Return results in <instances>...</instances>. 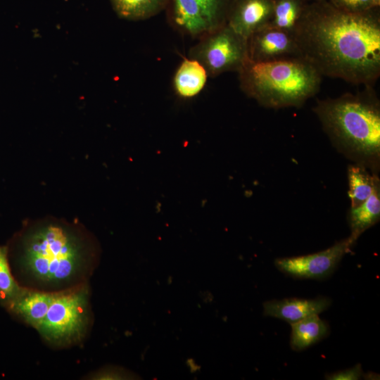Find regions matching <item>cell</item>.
Instances as JSON below:
<instances>
[{
    "label": "cell",
    "instance_id": "1",
    "mask_svg": "<svg viewBox=\"0 0 380 380\" xmlns=\"http://www.w3.org/2000/svg\"><path fill=\"white\" fill-rule=\"evenodd\" d=\"M374 10L348 13L326 0L306 5L293 33L302 58L322 76L372 84L380 75V21Z\"/></svg>",
    "mask_w": 380,
    "mask_h": 380
},
{
    "label": "cell",
    "instance_id": "2",
    "mask_svg": "<svg viewBox=\"0 0 380 380\" xmlns=\"http://www.w3.org/2000/svg\"><path fill=\"white\" fill-rule=\"evenodd\" d=\"M21 262L38 281L52 286L72 281L92 253L87 237L75 225L46 219L32 224L22 239Z\"/></svg>",
    "mask_w": 380,
    "mask_h": 380
},
{
    "label": "cell",
    "instance_id": "3",
    "mask_svg": "<svg viewBox=\"0 0 380 380\" xmlns=\"http://www.w3.org/2000/svg\"><path fill=\"white\" fill-rule=\"evenodd\" d=\"M336 150L378 174L380 167V108L372 95L345 94L318 101L313 109Z\"/></svg>",
    "mask_w": 380,
    "mask_h": 380
},
{
    "label": "cell",
    "instance_id": "4",
    "mask_svg": "<svg viewBox=\"0 0 380 380\" xmlns=\"http://www.w3.org/2000/svg\"><path fill=\"white\" fill-rule=\"evenodd\" d=\"M238 74L241 90L260 105L272 108L303 106L318 91L322 79L304 59L248 60Z\"/></svg>",
    "mask_w": 380,
    "mask_h": 380
},
{
    "label": "cell",
    "instance_id": "5",
    "mask_svg": "<svg viewBox=\"0 0 380 380\" xmlns=\"http://www.w3.org/2000/svg\"><path fill=\"white\" fill-rule=\"evenodd\" d=\"M189 58L202 65L208 77L238 72L248 60V40L226 24L199 38Z\"/></svg>",
    "mask_w": 380,
    "mask_h": 380
},
{
    "label": "cell",
    "instance_id": "6",
    "mask_svg": "<svg viewBox=\"0 0 380 380\" xmlns=\"http://www.w3.org/2000/svg\"><path fill=\"white\" fill-rule=\"evenodd\" d=\"M87 294L86 288L56 294L38 328L42 336L58 343L79 338L87 322Z\"/></svg>",
    "mask_w": 380,
    "mask_h": 380
},
{
    "label": "cell",
    "instance_id": "7",
    "mask_svg": "<svg viewBox=\"0 0 380 380\" xmlns=\"http://www.w3.org/2000/svg\"><path fill=\"white\" fill-rule=\"evenodd\" d=\"M356 241L349 236L324 251L277 258L274 264L279 270L293 278L321 279L334 271L343 256L351 251Z\"/></svg>",
    "mask_w": 380,
    "mask_h": 380
},
{
    "label": "cell",
    "instance_id": "8",
    "mask_svg": "<svg viewBox=\"0 0 380 380\" xmlns=\"http://www.w3.org/2000/svg\"><path fill=\"white\" fill-rule=\"evenodd\" d=\"M248 60L256 63L303 59L294 35L267 25L248 39Z\"/></svg>",
    "mask_w": 380,
    "mask_h": 380
},
{
    "label": "cell",
    "instance_id": "9",
    "mask_svg": "<svg viewBox=\"0 0 380 380\" xmlns=\"http://www.w3.org/2000/svg\"><path fill=\"white\" fill-rule=\"evenodd\" d=\"M273 0H234L227 24L248 40L258 30L270 25Z\"/></svg>",
    "mask_w": 380,
    "mask_h": 380
},
{
    "label": "cell",
    "instance_id": "10",
    "mask_svg": "<svg viewBox=\"0 0 380 380\" xmlns=\"http://www.w3.org/2000/svg\"><path fill=\"white\" fill-rule=\"evenodd\" d=\"M165 10L170 25L183 34L199 39L213 30L197 0H167Z\"/></svg>",
    "mask_w": 380,
    "mask_h": 380
},
{
    "label": "cell",
    "instance_id": "11",
    "mask_svg": "<svg viewBox=\"0 0 380 380\" xmlns=\"http://www.w3.org/2000/svg\"><path fill=\"white\" fill-rule=\"evenodd\" d=\"M331 303V300L326 297L272 300L264 303V313L291 324L308 317L319 315L328 309Z\"/></svg>",
    "mask_w": 380,
    "mask_h": 380
},
{
    "label": "cell",
    "instance_id": "12",
    "mask_svg": "<svg viewBox=\"0 0 380 380\" xmlns=\"http://www.w3.org/2000/svg\"><path fill=\"white\" fill-rule=\"evenodd\" d=\"M55 296L53 293L37 291H20L8 303L14 312L38 329Z\"/></svg>",
    "mask_w": 380,
    "mask_h": 380
},
{
    "label": "cell",
    "instance_id": "13",
    "mask_svg": "<svg viewBox=\"0 0 380 380\" xmlns=\"http://www.w3.org/2000/svg\"><path fill=\"white\" fill-rule=\"evenodd\" d=\"M208 77L206 70L197 61L185 58L174 75L175 91L181 98H193L203 90Z\"/></svg>",
    "mask_w": 380,
    "mask_h": 380
},
{
    "label": "cell",
    "instance_id": "14",
    "mask_svg": "<svg viewBox=\"0 0 380 380\" xmlns=\"http://www.w3.org/2000/svg\"><path fill=\"white\" fill-rule=\"evenodd\" d=\"M350 236L356 241L367 229L374 225L380 219V182L371 196L362 204L350 208L348 213Z\"/></svg>",
    "mask_w": 380,
    "mask_h": 380
},
{
    "label": "cell",
    "instance_id": "15",
    "mask_svg": "<svg viewBox=\"0 0 380 380\" xmlns=\"http://www.w3.org/2000/svg\"><path fill=\"white\" fill-rule=\"evenodd\" d=\"M290 345L294 350H303L327 337L329 333L328 323L317 315H312L293 323Z\"/></svg>",
    "mask_w": 380,
    "mask_h": 380
},
{
    "label": "cell",
    "instance_id": "16",
    "mask_svg": "<svg viewBox=\"0 0 380 380\" xmlns=\"http://www.w3.org/2000/svg\"><path fill=\"white\" fill-rule=\"evenodd\" d=\"M347 175L350 208H355L371 196L380 181L378 174L372 173L366 167L357 163L348 165Z\"/></svg>",
    "mask_w": 380,
    "mask_h": 380
},
{
    "label": "cell",
    "instance_id": "17",
    "mask_svg": "<svg viewBox=\"0 0 380 380\" xmlns=\"http://www.w3.org/2000/svg\"><path fill=\"white\" fill-rule=\"evenodd\" d=\"M117 15L127 20H142L165 10L167 0H110Z\"/></svg>",
    "mask_w": 380,
    "mask_h": 380
},
{
    "label": "cell",
    "instance_id": "18",
    "mask_svg": "<svg viewBox=\"0 0 380 380\" xmlns=\"http://www.w3.org/2000/svg\"><path fill=\"white\" fill-rule=\"evenodd\" d=\"M305 6L302 0H273V14L269 25L293 34Z\"/></svg>",
    "mask_w": 380,
    "mask_h": 380
},
{
    "label": "cell",
    "instance_id": "19",
    "mask_svg": "<svg viewBox=\"0 0 380 380\" xmlns=\"http://www.w3.org/2000/svg\"><path fill=\"white\" fill-rule=\"evenodd\" d=\"M204 10L212 30L227 24L228 15L234 0H197Z\"/></svg>",
    "mask_w": 380,
    "mask_h": 380
},
{
    "label": "cell",
    "instance_id": "20",
    "mask_svg": "<svg viewBox=\"0 0 380 380\" xmlns=\"http://www.w3.org/2000/svg\"><path fill=\"white\" fill-rule=\"evenodd\" d=\"M20 292L11 272L7 248L0 246V298L9 302Z\"/></svg>",
    "mask_w": 380,
    "mask_h": 380
},
{
    "label": "cell",
    "instance_id": "21",
    "mask_svg": "<svg viewBox=\"0 0 380 380\" xmlns=\"http://www.w3.org/2000/svg\"><path fill=\"white\" fill-rule=\"evenodd\" d=\"M335 8L348 13H360L377 8L380 0H329Z\"/></svg>",
    "mask_w": 380,
    "mask_h": 380
},
{
    "label": "cell",
    "instance_id": "22",
    "mask_svg": "<svg viewBox=\"0 0 380 380\" xmlns=\"http://www.w3.org/2000/svg\"><path fill=\"white\" fill-rule=\"evenodd\" d=\"M362 375V367L360 365H357L352 368L327 374L326 379L332 380H357Z\"/></svg>",
    "mask_w": 380,
    "mask_h": 380
},
{
    "label": "cell",
    "instance_id": "23",
    "mask_svg": "<svg viewBox=\"0 0 380 380\" xmlns=\"http://www.w3.org/2000/svg\"><path fill=\"white\" fill-rule=\"evenodd\" d=\"M315 1H322V0H315Z\"/></svg>",
    "mask_w": 380,
    "mask_h": 380
}]
</instances>
